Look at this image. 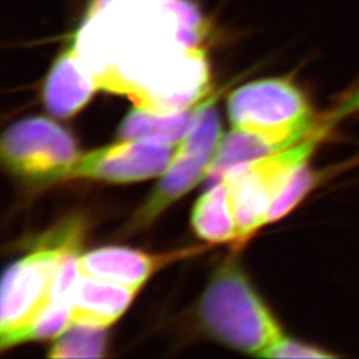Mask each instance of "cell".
Here are the masks:
<instances>
[{
	"mask_svg": "<svg viewBox=\"0 0 359 359\" xmlns=\"http://www.w3.org/2000/svg\"><path fill=\"white\" fill-rule=\"evenodd\" d=\"M205 27L189 0H93L74 47L99 88L173 114L209 90Z\"/></svg>",
	"mask_w": 359,
	"mask_h": 359,
	"instance_id": "obj_1",
	"label": "cell"
},
{
	"mask_svg": "<svg viewBox=\"0 0 359 359\" xmlns=\"http://www.w3.org/2000/svg\"><path fill=\"white\" fill-rule=\"evenodd\" d=\"M206 330L231 348L261 354L283 337L278 322L234 264L218 270L200 302Z\"/></svg>",
	"mask_w": 359,
	"mask_h": 359,
	"instance_id": "obj_2",
	"label": "cell"
},
{
	"mask_svg": "<svg viewBox=\"0 0 359 359\" xmlns=\"http://www.w3.org/2000/svg\"><path fill=\"white\" fill-rule=\"evenodd\" d=\"M79 236L80 228L72 222L6 270L0 302L1 350L13 347V339L51 305L57 271L65 256L77 249Z\"/></svg>",
	"mask_w": 359,
	"mask_h": 359,
	"instance_id": "obj_3",
	"label": "cell"
},
{
	"mask_svg": "<svg viewBox=\"0 0 359 359\" xmlns=\"http://www.w3.org/2000/svg\"><path fill=\"white\" fill-rule=\"evenodd\" d=\"M329 133H317L280 154L261 158L225 177L241 240L265 225L278 193L299 167L309 163Z\"/></svg>",
	"mask_w": 359,
	"mask_h": 359,
	"instance_id": "obj_4",
	"label": "cell"
},
{
	"mask_svg": "<svg viewBox=\"0 0 359 359\" xmlns=\"http://www.w3.org/2000/svg\"><path fill=\"white\" fill-rule=\"evenodd\" d=\"M0 151L1 161L11 173L34 182L68 179L80 156L72 137L46 117L13 124L4 132Z\"/></svg>",
	"mask_w": 359,
	"mask_h": 359,
	"instance_id": "obj_5",
	"label": "cell"
},
{
	"mask_svg": "<svg viewBox=\"0 0 359 359\" xmlns=\"http://www.w3.org/2000/svg\"><path fill=\"white\" fill-rule=\"evenodd\" d=\"M216 99L206 105L189 133L177 145L170 165L139 212L137 225L152 222L168 206L208 177L212 161L224 139L217 111L213 108Z\"/></svg>",
	"mask_w": 359,
	"mask_h": 359,
	"instance_id": "obj_6",
	"label": "cell"
},
{
	"mask_svg": "<svg viewBox=\"0 0 359 359\" xmlns=\"http://www.w3.org/2000/svg\"><path fill=\"white\" fill-rule=\"evenodd\" d=\"M228 114L233 128H295L313 123L316 114L308 93L292 76L252 81L231 92Z\"/></svg>",
	"mask_w": 359,
	"mask_h": 359,
	"instance_id": "obj_7",
	"label": "cell"
},
{
	"mask_svg": "<svg viewBox=\"0 0 359 359\" xmlns=\"http://www.w3.org/2000/svg\"><path fill=\"white\" fill-rule=\"evenodd\" d=\"M177 147L142 140H120L86 154H80L68 179L102 180L108 182H136L163 176Z\"/></svg>",
	"mask_w": 359,
	"mask_h": 359,
	"instance_id": "obj_8",
	"label": "cell"
},
{
	"mask_svg": "<svg viewBox=\"0 0 359 359\" xmlns=\"http://www.w3.org/2000/svg\"><path fill=\"white\" fill-rule=\"evenodd\" d=\"M97 88L92 71L72 46L52 65L43 90L44 104L51 115L69 117L90 102Z\"/></svg>",
	"mask_w": 359,
	"mask_h": 359,
	"instance_id": "obj_9",
	"label": "cell"
},
{
	"mask_svg": "<svg viewBox=\"0 0 359 359\" xmlns=\"http://www.w3.org/2000/svg\"><path fill=\"white\" fill-rule=\"evenodd\" d=\"M137 290L80 274L71 299L72 323L109 327L128 309Z\"/></svg>",
	"mask_w": 359,
	"mask_h": 359,
	"instance_id": "obj_10",
	"label": "cell"
},
{
	"mask_svg": "<svg viewBox=\"0 0 359 359\" xmlns=\"http://www.w3.org/2000/svg\"><path fill=\"white\" fill-rule=\"evenodd\" d=\"M216 97L201 100L200 103L173 114H157L135 107L121 123L117 136L118 140H142L177 147L189 133L206 105Z\"/></svg>",
	"mask_w": 359,
	"mask_h": 359,
	"instance_id": "obj_11",
	"label": "cell"
},
{
	"mask_svg": "<svg viewBox=\"0 0 359 359\" xmlns=\"http://www.w3.org/2000/svg\"><path fill=\"white\" fill-rule=\"evenodd\" d=\"M158 265V257L120 246L102 248L79 256L81 274L136 289L142 287Z\"/></svg>",
	"mask_w": 359,
	"mask_h": 359,
	"instance_id": "obj_12",
	"label": "cell"
},
{
	"mask_svg": "<svg viewBox=\"0 0 359 359\" xmlns=\"http://www.w3.org/2000/svg\"><path fill=\"white\" fill-rule=\"evenodd\" d=\"M192 226L198 237L209 243H228L240 238L229 188L224 180L197 200L193 208Z\"/></svg>",
	"mask_w": 359,
	"mask_h": 359,
	"instance_id": "obj_13",
	"label": "cell"
},
{
	"mask_svg": "<svg viewBox=\"0 0 359 359\" xmlns=\"http://www.w3.org/2000/svg\"><path fill=\"white\" fill-rule=\"evenodd\" d=\"M105 348V329L74 323L56 338L50 358H102Z\"/></svg>",
	"mask_w": 359,
	"mask_h": 359,
	"instance_id": "obj_14",
	"label": "cell"
},
{
	"mask_svg": "<svg viewBox=\"0 0 359 359\" xmlns=\"http://www.w3.org/2000/svg\"><path fill=\"white\" fill-rule=\"evenodd\" d=\"M322 177H323V172L314 170L309 165V163L298 168L286 182L283 191L278 193L277 198L274 200L269 213L266 216L265 225L270 222L280 221L281 218L287 216L295 206L301 204V201L308 196L309 193L321 182Z\"/></svg>",
	"mask_w": 359,
	"mask_h": 359,
	"instance_id": "obj_15",
	"label": "cell"
},
{
	"mask_svg": "<svg viewBox=\"0 0 359 359\" xmlns=\"http://www.w3.org/2000/svg\"><path fill=\"white\" fill-rule=\"evenodd\" d=\"M72 325L71 304L52 302L36 321L13 339V346L29 341L56 339Z\"/></svg>",
	"mask_w": 359,
	"mask_h": 359,
	"instance_id": "obj_16",
	"label": "cell"
},
{
	"mask_svg": "<svg viewBox=\"0 0 359 359\" xmlns=\"http://www.w3.org/2000/svg\"><path fill=\"white\" fill-rule=\"evenodd\" d=\"M262 358H337L335 354L327 353L320 347L308 345L299 341L283 337L274 345L266 348Z\"/></svg>",
	"mask_w": 359,
	"mask_h": 359,
	"instance_id": "obj_17",
	"label": "cell"
},
{
	"mask_svg": "<svg viewBox=\"0 0 359 359\" xmlns=\"http://www.w3.org/2000/svg\"><path fill=\"white\" fill-rule=\"evenodd\" d=\"M79 268V255L77 249L69 252L65 256L62 266L57 271L55 286H53V301L56 304H71L72 293L76 286L77 280L80 277Z\"/></svg>",
	"mask_w": 359,
	"mask_h": 359,
	"instance_id": "obj_18",
	"label": "cell"
}]
</instances>
